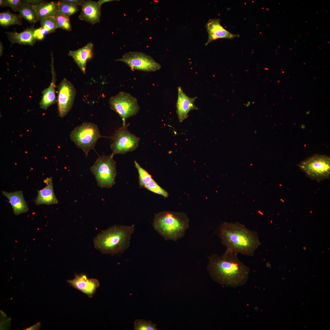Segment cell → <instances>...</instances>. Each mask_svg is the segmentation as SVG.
Returning <instances> with one entry per match:
<instances>
[{
    "mask_svg": "<svg viewBox=\"0 0 330 330\" xmlns=\"http://www.w3.org/2000/svg\"><path fill=\"white\" fill-rule=\"evenodd\" d=\"M135 330H156V325L150 321L141 320H135L134 323Z\"/></svg>",
    "mask_w": 330,
    "mask_h": 330,
    "instance_id": "f1b7e54d",
    "label": "cell"
},
{
    "mask_svg": "<svg viewBox=\"0 0 330 330\" xmlns=\"http://www.w3.org/2000/svg\"><path fill=\"white\" fill-rule=\"evenodd\" d=\"M5 6L10 7L13 11H18L22 2L20 0H3Z\"/></svg>",
    "mask_w": 330,
    "mask_h": 330,
    "instance_id": "f546056e",
    "label": "cell"
},
{
    "mask_svg": "<svg viewBox=\"0 0 330 330\" xmlns=\"http://www.w3.org/2000/svg\"><path fill=\"white\" fill-rule=\"evenodd\" d=\"M116 61L125 63L132 70L155 72L160 70L161 67L151 56L140 52L126 53L121 58Z\"/></svg>",
    "mask_w": 330,
    "mask_h": 330,
    "instance_id": "30bf717a",
    "label": "cell"
},
{
    "mask_svg": "<svg viewBox=\"0 0 330 330\" xmlns=\"http://www.w3.org/2000/svg\"><path fill=\"white\" fill-rule=\"evenodd\" d=\"M34 25H33L20 32H5L7 34L9 40L11 42V45L15 43H18L20 44L33 46L36 40L34 35Z\"/></svg>",
    "mask_w": 330,
    "mask_h": 330,
    "instance_id": "d6986e66",
    "label": "cell"
},
{
    "mask_svg": "<svg viewBox=\"0 0 330 330\" xmlns=\"http://www.w3.org/2000/svg\"><path fill=\"white\" fill-rule=\"evenodd\" d=\"M33 6L37 13L39 21L43 19L54 16L58 11L57 2L43 1Z\"/></svg>",
    "mask_w": 330,
    "mask_h": 330,
    "instance_id": "44dd1931",
    "label": "cell"
},
{
    "mask_svg": "<svg viewBox=\"0 0 330 330\" xmlns=\"http://www.w3.org/2000/svg\"><path fill=\"white\" fill-rule=\"evenodd\" d=\"M135 167L139 174V184L140 186L145 187L146 185L153 180L152 175L145 169L142 168L136 161H134Z\"/></svg>",
    "mask_w": 330,
    "mask_h": 330,
    "instance_id": "4316f807",
    "label": "cell"
},
{
    "mask_svg": "<svg viewBox=\"0 0 330 330\" xmlns=\"http://www.w3.org/2000/svg\"><path fill=\"white\" fill-rule=\"evenodd\" d=\"M34 35L36 40H42L44 36L42 33L41 27L35 29Z\"/></svg>",
    "mask_w": 330,
    "mask_h": 330,
    "instance_id": "4dcf8cb0",
    "label": "cell"
},
{
    "mask_svg": "<svg viewBox=\"0 0 330 330\" xmlns=\"http://www.w3.org/2000/svg\"><path fill=\"white\" fill-rule=\"evenodd\" d=\"M68 283L76 289L92 298L100 285L98 280L95 278L88 279L85 275H75L73 279L68 280Z\"/></svg>",
    "mask_w": 330,
    "mask_h": 330,
    "instance_id": "4fadbf2b",
    "label": "cell"
},
{
    "mask_svg": "<svg viewBox=\"0 0 330 330\" xmlns=\"http://www.w3.org/2000/svg\"><path fill=\"white\" fill-rule=\"evenodd\" d=\"M113 156L111 154L99 156L90 168L97 185L101 188H110L115 183L117 172Z\"/></svg>",
    "mask_w": 330,
    "mask_h": 330,
    "instance_id": "5b68a950",
    "label": "cell"
},
{
    "mask_svg": "<svg viewBox=\"0 0 330 330\" xmlns=\"http://www.w3.org/2000/svg\"><path fill=\"white\" fill-rule=\"evenodd\" d=\"M3 47L1 42H0V56H2L3 54Z\"/></svg>",
    "mask_w": 330,
    "mask_h": 330,
    "instance_id": "e575fe53",
    "label": "cell"
},
{
    "mask_svg": "<svg viewBox=\"0 0 330 330\" xmlns=\"http://www.w3.org/2000/svg\"><path fill=\"white\" fill-rule=\"evenodd\" d=\"M67 2L72 4L74 6L78 7L81 6L84 1L82 0H66Z\"/></svg>",
    "mask_w": 330,
    "mask_h": 330,
    "instance_id": "1f68e13d",
    "label": "cell"
},
{
    "mask_svg": "<svg viewBox=\"0 0 330 330\" xmlns=\"http://www.w3.org/2000/svg\"><path fill=\"white\" fill-rule=\"evenodd\" d=\"M54 17L57 22L59 28L71 31L72 30L69 17L64 13L57 11Z\"/></svg>",
    "mask_w": 330,
    "mask_h": 330,
    "instance_id": "484cf974",
    "label": "cell"
},
{
    "mask_svg": "<svg viewBox=\"0 0 330 330\" xmlns=\"http://www.w3.org/2000/svg\"><path fill=\"white\" fill-rule=\"evenodd\" d=\"M93 43L90 42L83 47L75 50H69L68 56L73 59L82 72L85 74L87 61L93 56Z\"/></svg>",
    "mask_w": 330,
    "mask_h": 330,
    "instance_id": "e0dca14e",
    "label": "cell"
},
{
    "mask_svg": "<svg viewBox=\"0 0 330 330\" xmlns=\"http://www.w3.org/2000/svg\"><path fill=\"white\" fill-rule=\"evenodd\" d=\"M101 6L98 1L84 0L80 6L79 19L93 25L99 22Z\"/></svg>",
    "mask_w": 330,
    "mask_h": 330,
    "instance_id": "5bb4252c",
    "label": "cell"
},
{
    "mask_svg": "<svg viewBox=\"0 0 330 330\" xmlns=\"http://www.w3.org/2000/svg\"><path fill=\"white\" fill-rule=\"evenodd\" d=\"M51 56L50 66L52 75V81L49 86L43 91L42 97L39 102L40 108L45 110H46L49 107L57 101L55 91L56 74L54 68L52 53H51Z\"/></svg>",
    "mask_w": 330,
    "mask_h": 330,
    "instance_id": "2e32d148",
    "label": "cell"
},
{
    "mask_svg": "<svg viewBox=\"0 0 330 330\" xmlns=\"http://www.w3.org/2000/svg\"><path fill=\"white\" fill-rule=\"evenodd\" d=\"M189 222L184 212L163 211L155 214L153 226L165 240L176 241L184 235Z\"/></svg>",
    "mask_w": 330,
    "mask_h": 330,
    "instance_id": "277c9868",
    "label": "cell"
},
{
    "mask_svg": "<svg viewBox=\"0 0 330 330\" xmlns=\"http://www.w3.org/2000/svg\"><path fill=\"white\" fill-rule=\"evenodd\" d=\"M2 193L9 200L15 215H19L28 211V207L22 191L12 192L2 191Z\"/></svg>",
    "mask_w": 330,
    "mask_h": 330,
    "instance_id": "ac0fdd59",
    "label": "cell"
},
{
    "mask_svg": "<svg viewBox=\"0 0 330 330\" xmlns=\"http://www.w3.org/2000/svg\"><path fill=\"white\" fill-rule=\"evenodd\" d=\"M113 0H100L98 1V2L101 5L105 3L113 1Z\"/></svg>",
    "mask_w": 330,
    "mask_h": 330,
    "instance_id": "836d02e7",
    "label": "cell"
},
{
    "mask_svg": "<svg viewBox=\"0 0 330 330\" xmlns=\"http://www.w3.org/2000/svg\"><path fill=\"white\" fill-rule=\"evenodd\" d=\"M43 1V0H22V2L24 3L30 4L32 6H34L38 4Z\"/></svg>",
    "mask_w": 330,
    "mask_h": 330,
    "instance_id": "d6a6232c",
    "label": "cell"
},
{
    "mask_svg": "<svg viewBox=\"0 0 330 330\" xmlns=\"http://www.w3.org/2000/svg\"><path fill=\"white\" fill-rule=\"evenodd\" d=\"M237 253L227 248L222 255L209 258L207 270L213 280L223 286L236 287L247 281L250 270L238 258Z\"/></svg>",
    "mask_w": 330,
    "mask_h": 330,
    "instance_id": "6da1fadb",
    "label": "cell"
},
{
    "mask_svg": "<svg viewBox=\"0 0 330 330\" xmlns=\"http://www.w3.org/2000/svg\"><path fill=\"white\" fill-rule=\"evenodd\" d=\"M40 21L42 32L44 36L54 32L58 28L54 16L43 19Z\"/></svg>",
    "mask_w": 330,
    "mask_h": 330,
    "instance_id": "cb8c5ba5",
    "label": "cell"
},
{
    "mask_svg": "<svg viewBox=\"0 0 330 330\" xmlns=\"http://www.w3.org/2000/svg\"><path fill=\"white\" fill-rule=\"evenodd\" d=\"M134 229V224L113 226L102 231L94 238V246L103 254L113 255L123 252L130 246Z\"/></svg>",
    "mask_w": 330,
    "mask_h": 330,
    "instance_id": "3957f363",
    "label": "cell"
},
{
    "mask_svg": "<svg viewBox=\"0 0 330 330\" xmlns=\"http://www.w3.org/2000/svg\"><path fill=\"white\" fill-rule=\"evenodd\" d=\"M219 235L222 244L235 252L253 255L260 244L257 233L238 222L223 223Z\"/></svg>",
    "mask_w": 330,
    "mask_h": 330,
    "instance_id": "7a4b0ae2",
    "label": "cell"
},
{
    "mask_svg": "<svg viewBox=\"0 0 330 330\" xmlns=\"http://www.w3.org/2000/svg\"><path fill=\"white\" fill-rule=\"evenodd\" d=\"M145 188L154 193L161 195L165 198L168 197L169 196L168 192L159 186L154 180L146 184Z\"/></svg>",
    "mask_w": 330,
    "mask_h": 330,
    "instance_id": "83f0119b",
    "label": "cell"
},
{
    "mask_svg": "<svg viewBox=\"0 0 330 330\" xmlns=\"http://www.w3.org/2000/svg\"><path fill=\"white\" fill-rule=\"evenodd\" d=\"M0 6L1 7L5 6L3 0H0Z\"/></svg>",
    "mask_w": 330,
    "mask_h": 330,
    "instance_id": "d590c367",
    "label": "cell"
},
{
    "mask_svg": "<svg viewBox=\"0 0 330 330\" xmlns=\"http://www.w3.org/2000/svg\"><path fill=\"white\" fill-rule=\"evenodd\" d=\"M129 125L126 124L119 128L111 137L112 142L110 148L113 156L132 152L138 147L140 138L128 130Z\"/></svg>",
    "mask_w": 330,
    "mask_h": 330,
    "instance_id": "9c48e42d",
    "label": "cell"
},
{
    "mask_svg": "<svg viewBox=\"0 0 330 330\" xmlns=\"http://www.w3.org/2000/svg\"><path fill=\"white\" fill-rule=\"evenodd\" d=\"M298 166L308 177L319 182L330 176V158L325 155L314 154Z\"/></svg>",
    "mask_w": 330,
    "mask_h": 330,
    "instance_id": "52a82bcc",
    "label": "cell"
},
{
    "mask_svg": "<svg viewBox=\"0 0 330 330\" xmlns=\"http://www.w3.org/2000/svg\"><path fill=\"white\" fill-rule=\"evenodd\" d=\"M70 137L76 146L83 150L86 157L89 151L94 149L98 139L105 137L101 135L97 125L87 122L75 127L71 132Z\"/></svg>",
    "mask_w": 330,
    "mask_h": 330,
    "instance_id": "8992f818",
    "label": "cell"
},
{
    "mask_svg": "<svg viewBox=\"0 0 330 330\" xmlns=\"http://www.w3.org/2000/svg\"><path fill=\"white\" fill-rule=\"evenodd\" d=\"M18 11L19 14L30 23L34 24L39 20L37 13L31 5L22 2Z\"/></svg>",
    "mask_w": 330,
    "mask_h": 330,
    "instance_id": "7402d4cb",
    "label": "cell"
},
{
    "mask_svg": "<svg viewBox=\"0 0 330 330\" xmlns=\"http://www.w3.org/2000/svg\"><path fill=\"white\" fill-rule=\"evenodd\" d=\"M178 97L176 103V112L179 122H182L188 116V113L191 110L198 108L194 104L197 97H190L187 96L183 91L180 86L178 87Z\"/></svg>",
    "mask_w": 330,
    "mask_h": 330,
    "instance_id": "9a60e30c",
    "label": "cell"
},
{
    "mask_svg": "<svg viewBox=\"0 0 330 330\" xmlns=\"http://www.w3.org/2000/svg\"><path fill=\"white\" fill-rule=\"evenodd\" d=\"M44 181L47 184L44 188L38 191V195L35 201V204L38 205L58 204V200L53 191L52 178H47Z\"/></svg>",
    "mask_w": 330,
    "mask_h": 330,
    "instance_id": "ffe728a7",
    "label": "cell"
},
{
    "mask_svg": "<svg viewBox=\"0 0 330 330\" xmlns=\"http://www.w3.org/2000/svg\"><path fill=\"white\" fill-rule=\"evenodd\" d=\"M58 11L70 17L79 11V8L66 0L57 2Z\"/></svg>",
    "mask_w": 330,
    "mask_h": 330,
    "instance_id": "d4e9b609",
    "label": "cell"
},
{
    "mask_svg": "<svg viewBox=\"0 0 330 330\" xmlns=\"http://www.w3.org/2000/svg\"><path fill=\"white\" fill-rule=\"evenodd\" d=\"M220 20L218 18L210 19L205 25L208 34V39L205 46H206L212 41L219 38L231 39L239 37L238 34L230 32L221 25Z\"/></svg>",
    "mask_w": 330,
    "mask_h": 330,
    "instance_id": "7c38bea8",
    "label": "cell"
},
{
    "mask_svg": "<svg viewBox=\"0 0 330 330\" xmlns=\"http://www.w3.org/2000/svg\"><path fill=\"white\" fill-rule=\"evenodd\" d=\"M22 17L20 14L12 13L6 11L0 13V25L3 28H7L13 25H22Z\"/></svg>",
    "mask_w": 330,
    "mask_h": 330,
    "instance_id": "603a6c76",
    "label": "cell"
},
{
    "mask_svg": "<svg viewBox=\"0 0 330 330\" xmlns=\"http://www.w3.org/2000/svg\"><path fill=\"white\" fill-rule=\"evenodd\" d=\"M108 103L111 109L121 118L123 126L126 125V119L136 115L140 109L136 98L124 91L111 97Z\"/></svg>",
    "mask_w": 330,
    "mask_h": 330,
    "instance_id": "ba28073f",
    "label": "cell"
},
{
    "mask_svg": "<svg viewBox=\"0 0 330 330\" xmlns=\"http://www.w3.org/2000/svg\"><path fill=\"white\" fill-rule=\"evenodd\" d=\"M76 94L72 83L64 78L58 87L57 101L59 116L61 118L68 113L73 105Z\"/></svg>",
    "mask_w": 330,
    "mask_h": 330,
    "instance_id": "8fae6325",
    "label": "cell"
}]
</instances>
